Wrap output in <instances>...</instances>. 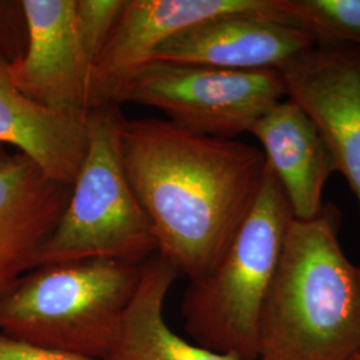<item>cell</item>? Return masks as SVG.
<instances>
[{
	"instance_id": "cell-1",
	"label": "cell",
	"mask_w": 360,
	"mask_h": 360,
	"mask_svg": "<svg viewBox=\"0 0 360 360\" xmlns=\"http://www.w3.org/2000/svg\"><path fill=\"white\" fill-rule=\"evenodd\" d=\"M124 172L154 232L156 255L190 282L218 266L257 202L267 169L251 144L167 119L117 117Z\"/></svg>"
},
{
	"instance_id": "cell-2",
	"label": "cell",
	"mask_w": 360,
	"mask_h": 360,
	"mask_svg": "<svg viewBox=\"0 0 360 360\" xmlns=\"http://www.w3.org/2000/svg\"><path fill=\"white\" fill-rule=\"evenodd\" d=\"M340 211L292 219L260 312L257 360H358L360 276L339 242Z\"/></svg>"
},
{
	"instance_id": "cell-3",
	"label": "cell",
	"mask_w": 360,
	"mask_h": 360,
	"mask_svg": "<svg viewBox=\"0 0 360 360\" xmlns=\"http://www.w3.org/2000/svg\"><path fill=\"white\" fill-rule=\"evenodd\" d=\"M143 264L83 259L27 272L0 304V335L105 360L141 281Z\"/></svg>"
},
{
	"instance_id": "cell-4",
	"label": "cell",
	"mask_w": 360,
	"mask_h": 360,
	"mask_svg": "<svg viewBox=\"0 0 360 360\" xmlns=\"http://www.w3.org/2000/svg\"><path fill=\"white\" fill-rule=\"evenodd\" d=\"M294 219L283 188L267 165L250 215L218 266L190 282L184 328L196 345L242 360H257L260 312Z\"/></svg>"
},
{
	"instance_id": "cell-5",
	"label": "cell",
	"mask_w": 360,
	"mask_h": 360,
	"mask_svg": "<svg viewBox=\"0 0 360 360\" xmlns=\"http://www.w3.org/2000/svg\"><path fill=\"white\" fill-rule=\"evenodd\" d=\"M119 115L117 105L89 112L87 153L38 266L83 259L143 264L156 254L153 227L122 165Z\"/></svg>"
},
{
	"instance_id": "cell-6",
	"label": "cell",
	"mask_w": 360,
	"mask_h": 360,
	"mask_svg": "<svg viewBox=\"0 0 360 360\" xmlns=\"http://www.w3.org/2000/svg\"><path fill=\"white\" fill-rule=\"evenodd\" d=\"M284 98L278 70L233 71L151 60L122 83L114 105H147L181 129L235 139Z\"/></svg>"
},
{
	"instance_id": "cell-7",
	"label": "cell",
	"mask_w": 360,
	"mask_h": 360,
	"mask_svg": "<svg viewBox=\"0 0 360 360\" xmlns=\"http://www.w3.org/2000/svg\"><path fill=\"white\" fill-rule=\"evenodd\" d=\"M283 0H127L91 68L89 107L114 105L116 91L169 39L223 15L283 13Z\"/></svg>"
},
{
	"instance_id": "cell-8",
	"label": "cell",
	"mask_w": 360,
	"mask_h": 360,
	"mask_svg": "<svg viewBox=\"0 0 360 360\" xmlns=\"http://www.w3.org/2000/svg\"><path fill=\"white\" fill-rule=\"evenodd\" d=\"M287 98L309 115L360 207V49L315 44L279 70Z\"/></svg>"
},
{
	"instance_id": "cell-9",
	"label": "cell",
	"mask_w": 360,
	"mask_h": 360,
	"mask_svg": "<svg viewBox=\"0 0 360 360\" xmlns=\"http://www.w3.org/2000/svg\"><path fill=\"white\" fill-rule=\"evenodd\" d=\"M26 18L23 55L8 63L16 87L56 114L87 116L92 62L77 32L75 0H20Z\"/></svg>"
},
{
	"instance_id": "cell-10",
	"label": "cell",
	"mask_w": 360,
	"mask_h": 360,
	"mask_svg": "<svg viewBox=\"0 0 360 360\" xmlns=\"http://www.w3.org/2000/svg\"><path fill=\"white\" fill-rule=\"evenodd\" d=\"M314 46V39L295 26L284 10L229 13L169 39L151 60L233 71H279Z\"/></svg>"
},
{
	"instance_id": "cell-11",
	"label": "cell",
	"mask_w": 360,
	"mask_h": 360,
	"mask_svg": "<svg viewBox=\"0 0 360 360\" xmlns=\"http://www.w3.org/2000/svg\"><path fill=\"white\" fill-rule=\"evenodd\" d=\"M71 186L49 178L26 155L0 165V304L27 272L60 215Z\"/></svg>"
},
{
	"instance_id": "cell-12",
	"label": "cell",
	"mask_w": 360,
	"mask_h": 360,
	"mask_svg": "<svg viewBox=\"0 0 360 360\" xmlns=\"http://www.w3.org/2000/svg\"><path fill=\"white\" fill-rule=\"evenodd\" d=\"M248 132L262 144V153L283 188L294 219L315 218L324 205L323 188L336 172V165L309 115L285 98L260 116Z\"/></svg>"
},
{
	"instance_id": "cell-13",
	"label": "cell",
	"mask_w": 360,
	"mask_h": 360,
	"mask_svg": "<svg viewBox=\"0 0 360 360\" xmlns=\"http://www.w3.org/2000/svg\"><path fill=\"white\" fill-rule=\"evenodd\" d=\"M26 155L49 178L72 186L87 153V116L56 114L16 87L0 56V147Z\"/></svg>"
},
{
	"instance_id": "cell-14",
	"label": "cell",
	"mask_w": 360,
	"mask_h": 360,
	"mask_svg": "<svg viewBox=\"0 0 360 360\" xmlns=\"http://www.w3.org/2000/svg\"><path fill=\"white\" fill-rule=\"evenodd\" d=\"M179 278L155 255L143 263L141 281L123 315L115 346L105 360H242L193 345L165 319L168 291Z\"/></svg>"
},
{
	"instance_id": "cell-15",
	"label": "cell",
	"mask_w": 360,
	"mask_h": 360,
	"mask_svg": "<svg viewBox=\"0 0 360 360\" xmlns=\"http://www.w3.org/2000/svg\"><path fill=\"white\" fill-rule=\"evenodd\" d=\"M287 18L315 44L360 49V0H283Z\"/></svg>"
},
{
	"instance_id": "cell-16",
	"label": "cell",
	"mask_w": 360,
	"mask_h": 360,
	"mask_svg": "<svg viewBox=\"0 0 360 360\" xmlns=\"http://www.w3.org/2000/svg\"><path fill=\"white\" fill-rule=\"evenodd\" d=\"M127 0H75L77 32L94 63L111 37Z\"/></svg>"
},
{
	"instance_id": "cell-17",
	"label": "cell",
	"mask_w": 360,
	"mask_h": 360,
	"mask_svg": "<svg viewBox=\"0 0 360 360\" xmlns=\"http://www.w3.org/2000/svg\"><path fill=\"white\" fill-rule=\"evenodd\" d=\"M26 18L20 1H0V56L8 63L26 50Z\"/></svg>"
},
{
	"instance_id": "cell-18",
	"label": "cell",
	"mask_w": 360,
	"mask_h": 360,
	"mask_svg": "<svg viewBox=\"0 0 360 360\" xmlns=\"http://www.w3.org/2000/svg\"><path fill=\"white\" fill-rule=\"evenodd\" d=\"M0 360H96L59 351L39 347L0 335Z\"/></svg>"
},
{
	"instance_id": "cell-19",
	"label": "cell",
	"mask_w": 360,
	"mask_h": 360,
	"mask_svg": "<svg viewBox=\"0 0 360 360\" xmlns=\"http://www.w3.org/2000/svg\"><path fill=\"white\" fill-rule=\"evenodd\" d=\"M8 156H10V154L3 147H0V165H3L8 159Z\"/></svg>"
},
{
	"instance_id": "cell-20",
	"label": "cell",
	"mask_w": 360,
	"mask_h": 360,
	"mask_svg": "<svg viewBox=\"0 0 360 360\" xmlns=\"http://www.w3.org/2000/svg\"><path fill=\"white\" fill-rule=\"evenodd\" d=\"M359 276H360V269H359Z\"/></svg>"
},
{
	"instance_id": "cell-21",
	"label": "cell",
	"mask_w": 360,
	"mask_h": 360,
	"mask_svg": "<svg viewBox=\"0 0 360 360\" xmlns=\"http://www.w3.org/2000/svg\"><path fill=\"white\" fill-rule=\"evenodd\" d=\"M358 360H360V358H359V359H358Z\"/></svg>"
}]
</instances>
